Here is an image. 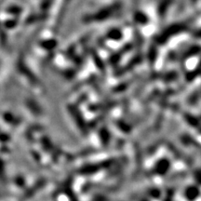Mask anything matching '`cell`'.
Returning a JSON list of instances; mask_svg holds the SVG:
<instances>
[{"mask_svg":"<svg viewBox=\"0 0 201 201\" xmlns=\"http://www.w3.org/2000/svg\"><path fill=\"white\" fill-rule=\"evenodd\" d=\"M187 193H189V194L186 195L189 199H193V198H195V197L197 196V191H196V189H194V188H190V189L188 190Z\"/></svg>","mask_w":201,"mask_h":201,"instance_id":"1","label":"cell"}]
</instances>
